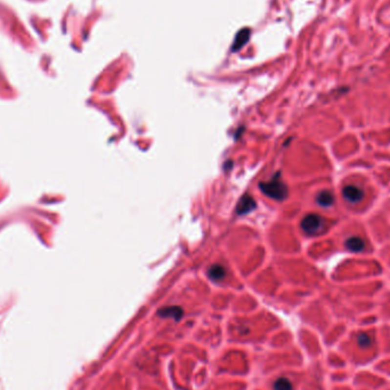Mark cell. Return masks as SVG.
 <instances>
[{
    "mask_svg": "<svg viewBox=\"0 0 390 390\" xmlns=\"http://www.w3.org/2000/svg\"><path fill=\"white\" fill-rule=\"evenodd\" d=\"M259 187L263 194L274 200L282 201L287 196V187L285 183L281 179L280 174H275L269 181L261 183Z\"/></svg>",
    "mask_w": 390,
    "mask_h": 390,
    "instance_id": "6da1fadb",
    "label": "cell"
},
{
    "mask_svg": "<svg viewBox=\"0 0 390 390\" xmlns=\"http://www.w3.org/2000/svg\"><path fill=\"white\" fill-rule=\"evenodd\" d=\"M324 219L316 214L304 216L301 220V228L308 235H317L324 228Z\"/></svg>",
    "mask_w": 390,
    "mask_h": 390,
    "instance_id": "7a4b0ae2",
    "label": "cell"
},
{
    "mask_svg": "<svg viewBox=\"0 0 390 390\" xmlns=\"http://www.w3.org/2000/svg\"><path fill=\"white\" fill-rule=\"evenodd\" d=\"M342 195L349 203H358L363 198V191L355 185H347L342 190Z\"/></svg>",
    "mask_w": 390,
    "mask_h": 390,
    "instance_id": "3957f363",
    "label": "cell"
},
{
    "mask_svg": "<svg viewBox=\"0 0 390 390\" xmlns=\"http://www.w3.org/2000/svg\"><path fill=\"white\" fill-rule=\"evenodd\" d=\"M256 201L251 195L245 194L241 197V200L238 201V207H236V212L238 215H246L249 212H251L252 210L256 209Z\"/></svg>",
    "mask_w": 390,
    "mask_h": 390,
    "instance_id": "277c9868",
    "label": "cell"
},
{
    "mask_svg": "<svg viewBox=\"0 0 390 390\" xmlns=\"http://www.w3.org/2000/svg\"><path fill=\"white\" fill-rule=\"evenodd\" d=\"M346 248L351 252H361L365 249V242L364 239L358 238V236H351L346 239L345 243Z\"/></svg>",
    "mask_w": 390,
    "mask_h": 390,
    "instance_id": "5b68a950",
    "label": "cell"
},
{
    "mask_svg": "<svg viewBox=\"0 0 390 390\" xmlns=\"http://www.w3.org/2000/svg\"><path fill=\"white\" fill-rule=\"evenodd\" d=\"M316 202L318 205H321V207L327 208V207H331V205L333 204L334 197H333V195H332L331 192L321 191L316 196Z\"/></svg>",
    "mask_w": 390,
    "mask_h": 390,
    "instance_id": "8992f818",
    "label": "cell"
},
{
    "mask_svg": "<svg viewBox=\"0 0 390 390\" xmlns=\"http://www.w3.org/2000/svg\"><path fill=\"white\" fill-rule=\"evenodd\" d=\"M159 315L162 317H173V320H179L181 315H183V310H181L180 307L170 306L162 308V309L159 311Z\"/></svg>",
    "mask_w": 390,
    "mask_h": 390,
    "instance_id": "52a82bcc",
    "label": "cell"
},
{
    "mask_svg": "<svg viewBox=\"0 0 390 390\" xmlns=\"http://www.w3.org/2000/svg\"><path fill=\"white\" fill-rule=\"evenodd\" d=\"M249 36H250V31L248 29H243L239 31V32L238 33V36H236V38H235L233 49L238 50L241 47L244 46V44L246 43V41L249 40Z\"/></svg>",
    "mask_w": 390,
    "mask_h": 390,
    "instance_id": "ba28073f",
    "label": "cell"
},
{
    "mask_svg": "<svg viewBox=\"0 0 390 390\" xmlns=\"http://www.w3.org/2000/svg\"><path fill=\"white\" fill-rule=\"evenodd\" d=\"M208 275L211 280L220 281L224 279L226 275L225 268L220 265H214V266H211L210 269L208 270Z\"/></svg>",
    "mask_w": 390,
    "mask_h": 390,
    "instance_id": "9c48e42d",
    "label": "cell"
},
{
    "mask_svg": "<svg viewBox=\"0 0 390 390\" xmlns=\"http://www.w3.org/2000/svg\"><path fill=\"white\" fill-rule=\"evenodd\" d=\"M274 389L275 390H292V385H291L290 380H287L286 378H280L275 381Z\"/></svg>",
    "mask_w": 390,
    "mask_h": 390,
    "instance_id": "30bf717a",
    "label": "cell"
},
{
    "mask_svg": "<svg viewBox=\"0 0 390 390\" xmlns=\"http://www.w3.org/2000/svg\"><path fill=\"white\" fill-rule=\"evenodd\" d=\"M357 342L362 347H368L371 345V338L368 337L366 333H359L357 337Z\"/></svg>",
    "mask_w": 390,
    "mask_h": 390,
    "instance_id": "8fae6325",
    "label": "cell"
}]
</instances>
